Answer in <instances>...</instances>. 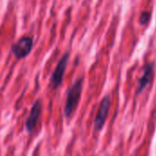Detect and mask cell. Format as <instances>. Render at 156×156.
<instances>
[{"mask_svg":"<svg viewBox=\"0 0 156 156\" xmlns=\"http://www.w3.org/2000/svg\"><path fill=\"white\" fill-rule=\"evenodd\" d=\"M82 86H83V78H80L78 80H76L75 83L72 85V87L69 89L67 96L66 104H65L66 117H69L74 112V110L76 109L77 105L79 104L81 96Z\"/></svg>","mask_w":156,"mask_h":156,"instance_id":"6da1fadb","label":"cell"},{"mask_svg":"<svg viewBox=\"0 0 156 156\" xmlns=\"http://www.w3.org/2000/svg\"><path fill=\"white\" fill-rule=\"evenodd\" d=\"M112 99L110 95L104 96L102 101L100 103L98 112L96 114L95 120H94V130L95 131H101L102 127L104 126L106 122V119L109 115L110 108H111Z\"/></svg>","mask_w":156,"mask_h":156,"instance_id":"7a4b0ae2","label":"cell"},{"mask_svg":"<svg viewBox=\"0 0 156 156\" xmlns=\"http://www.w3.org/2000/svg\"><path fill=\"white\" fill-rule=\"evenodd\" d=\"M32 48H33L32 37H24L12 46L11 50L17 58H26L30 53Z\"/></svg>","mask_w":156,"mask_h":156,"instance_id":"3957f363","label":"cell"},{"mask_svg":"<svg viewBox=\"0 0 156 156\" xmlns=\"http://www.w3.org/2000/svg\"><path fill=\"white\" fill-rule=\"evenodd\" d=\"M69 58V53H66L63 55V57L58 61V63L51 76V79H50V83H51V86L53 89L58 88L61 84L63 77H64V73H65V70H66V68L68 65Z\"/></svg>","mask_w":156,"mask_h":156,"instance_id":"277c9868","label":"cell"},{"mask_svg":"<svg viewBox=\"0 0 156 156\" xmlns=\"http://www.w3.org/2000/svg\"><path fill=\"white\" fill-rule=\"evenodd\" d=\"M154 62H150L144 67L143 76L141 77V79L139 80V82H138L136 95L141 94L145 90V88L149 85V83L151 82V80H153V77H154Z\"/></svg>","mask_w":156,"mask_h":156,"instance_id":"5b68a950","label":"cell"},{"mask_svg":"<svg viewBox=\"0 0 156 156\" xmlns=\"http://www.w3.org/2000/svg\"><path fill=\"white\" fill-rule=\"evenodd\" d=\"M40 112H41V104L37 101L33 105L31 112H30V114H29L27 121L26 122V128H27V132H31L35 128V126L37 122V120L40 116Z\"/></svg>","mask_w":156,"mask_h":156,"instance_id":"8992f818","label":"cell"},{"mask_svg":"<svg viewBox=\"0 0 156 156\" xmlns=\"http://www.w3.org/2000/svg\"><path fill=\"white\" fill-rule=\"evenodd\" d=\"M150 18H151V14L149 12H143L140 16V18H139L140 24L143 26L147 25L148 22L150 21Z\"/></svg>","mask_w":156,"mask_h":156,"instance_id":"52a82bcc","label":"cell"}]
</instances>
